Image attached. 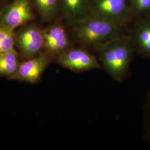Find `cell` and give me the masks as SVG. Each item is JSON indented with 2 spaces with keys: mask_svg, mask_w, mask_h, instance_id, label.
Masks as SVG:
<instances>
[{
  "mask_svg": "<svg viewBox=\"0 0 150 150\" xmlns=\"http://www.w3.org/2000/svg\"><path fill=\"white\" fill-rule=\"evenodd\" d=\"M71 24L72 36L80 47L98 52L108 43L123 35L125 28L88 16Z\"/></svg>",
  "mask_w": 150,
  "mask_h": 150,
  "instance_id": "obj_1",
  "label": "cell"
},
{
  "mask_svg": "<svg viewBox=\"0 0 150 150\" xmlns=\"http://www.w3.org/2000/svg\"><path fill=\"white\" fill-rule=\"evenodd\" d=\"M134 52L129 36L123 34L108 43L99 52L100 64L112 79L121 82L128 74Z\"/></svg>",
  "mask_w": 150,
  "mask_h": 150,
  "instance_id": "obj_2",
  "label": "cell"
},
{
  "mask_svg": "<svg viewBox=\"0 0 150 150\" xmlns=\"http://www.w3.org/2000/svg\"><path fill=\"white\" fill-rule=\"evenodd\" d=\"M87 16L123 27L134 18L129 0H87Z\"/></svg>",
  "mask_w": 150,
  "mask_h": 150,
  "instance_id": "obj_3",
  "label": "cell"
},
{
  "mask_svg": "<svg viewBox=\"0 0 150 150\" xmlns=\"http://www.w3.org/2000/svg\"><path fill=\"white\" fill-rule=\"evenodd\" d=\"M58 64L74 72L99 69L101 64L96 57L84 48H69L58 56Z\"/></svg>",
  "mask_w": 150,
  "mask_h": 150,
  "instance_id": "obj_4",
  "label": "cell"
},
{
  "mask_svg": "<svg viewBox=\"0 0 150 150\" xmlns=\"http://www.w3.org/2000/svg\"><path fill=\"white\" fill-rule=\"evenodd\" d=\"M131 23L127 36L134 51L150 58V14L134 18Z\"/></svg>",
  "mask_w": 150,
  "mask_h": 150,
  "instance_id": "obj_5",
  "label": "cell"
},
{
  "mask_svg": "<svg viewBox=\"0 0 150 150\" xmlns=\"http://www.w3.org/2000/svg\"><path fill=\"white\" fill-rule=\"evenodd\" d=\"M50 63V59L45 55H38L20 62L15 74L11 79L35 83L40 80Z\"/></svg>",
  "mask_w": 150,
  "mask_h": 150,
  "instance_id": "obj_6",
  "label": "cell"
},
{
  "mask_svg": "<svg viewBox=\"0 0 150 150\" xmlns=\"http://www.w3.org/2000/svg\"><path fill=\"white\" fill-rule=\"evenodd\" d=\"M45 47L49 54L59 56L69 48L70 40L63 26L56 25L43 31Z\"/></svg>",
  "mask_w": 150,
  "mask_h": 150,
  "instance_id": "obj_7",
  "label": "cell"
},
{
  "mask_svg": "<svg viewBox=\"0 0 150 150\" xmlns=\"http://www.w3.org/2000/svg\"><path fill=\"white\" fill-rule=\"evenodd\" d=\"M18 42L26 56L29 59L35 57L45 47L43 31L35 27L27 28L20 34Z\"/></svg>",
  "mask_w": 150,
  "mask_h": 150,
  "instance_id": "obj_8",
  "label": "cell"
},
{
  "mask_svg": "<svg viewBox=\"0 0 150 150\" xmlns=\"http://www.w3.org/2000/svg\"><path fill=\"white\" fill-rule=\"evenodd\" d=\"M31 17L28 1L16 0L6 12L2 25L13 31L29 21Z\"/></svg>",
  "mask_w": 150,
  "mask_h": 150,
  "instance_id": "obj_9",
  "label": "cell"
},
{
  "mask_svg": "<svg viewBox=\"0 0 150 150\" xmlns=\"http://www.w3.org/2000/svg\"><path fill=\"white\" fill-rule=\"evenodd\" d=\"M64 16L73 22L87 16V0H61Z\"/></svg>",
  "mask_w": 150,
  "mask_h": 150,
  "instance_id": "obj_10",
  "label": "cell"
},
{
  "mask_svg": "<svg viewBox=\"0 0 150 150\" xmlns=\"http://www.w3.org/2000/svg\"><path fill=\"white\" fill-rule=\"evenodd\" d=\"M20 63L18 54L15 49L0 53V76L11 79L15 74Z\"/></svg>",
  "mask_w": 150,
  "mask_h": 150,
  "instance_id": "obj_11",
  "label": "cell"
},
{
  "mask_svg": "<svg viewBox=\"0 0 150 150\" xmlns=\"http://www.w3.org/2000/svg\"><path fill=\"white\" fill-rule=\"evenodd\" d=\"M15 46V38L13 30L0 26V53L11 51Z\"/></svg>",
  "mask_w": 150,
  "mask_h": 150,
  "instance_id": "obj_12",
  "label": "cell"
},
{
  "mask_svg": "<svg viewBox=\"0 0 150 150\" xmlns=\"http://www.w3.org/2000/svg\"><path fill=\"white\" fill-rule=\"evenodd\" d=\"M134 18L150 14V0H129Z\"/></svg>",
  "mask_w": 150,
  "mask_h": 150,
  "instance_id": "obj_13",
  "label": "cell"
},
{
  "mask_svg": "<svg viewBox=\"0 0 150 150\" xmlns=\"http://www.w3.org/2000/svg\"><path fill=\"white\" fill-rule=\"evenodd\" d=\"M39 10L46 18L53 15L57 5V0H36Z\"/></svg>",
  "mask_w": 150,
  "mask_h": 150,
  "instance_id": "obj_14",
  "label": "cell"
}]
</instances>
